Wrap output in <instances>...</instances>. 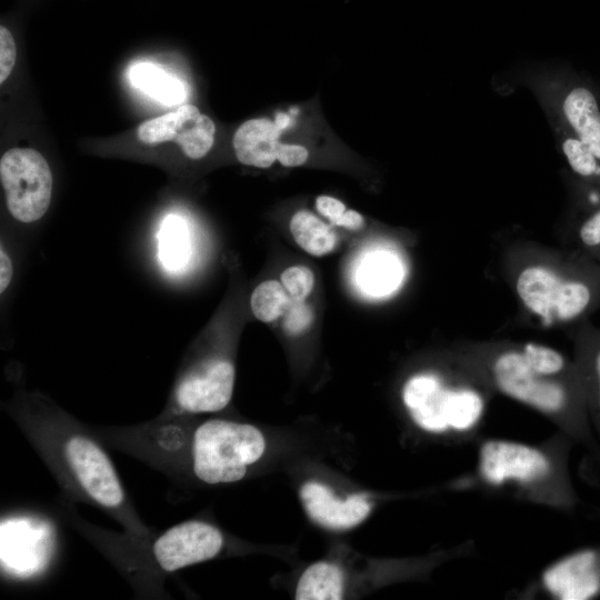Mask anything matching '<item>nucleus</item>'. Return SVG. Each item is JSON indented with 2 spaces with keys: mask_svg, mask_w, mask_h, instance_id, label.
Returning <instances> with one entry per match:
<instances>
[{
  "mask_svg": "<svg viewBox=\"0 0 600 600\" xmlns=\"http://www.w3.org/2000/svg\"><path fill=\"white\" fill-rule=\"evenodd\" d=\"M264 449V437L254 426L208 420L193 433L192 471L209 484L236 482L246 476L248 466L262 457Z\"/></svg>",
  "mask_w": 600,
  "mask_h": 600,
  "instance_id": "nucleus-2",
  "label": "nucleus"
},
{
  "mask_svg": "<svg viewBox=\"0 0 600 600\" xmlns=\"http://www.w3.org/2000/svg\"><path fill=\"white\" fill-rule=\"evenodd\" d=\"M234 367L231 361L213 357L187 371L173 390V413L220 411L228 406L233 392Z\"/></svg>",
  "mask_w": 600,
  "mask_h": 600,
  "instance_id": "nucleus-7",
  "label": "nucleus"
},
{
  "mask_svg": "<svg viewBox=\"0 0 600 600\" xmlns=\"http://www.w3.org/2000/svg\"><path fill=\"white\" fill-rule=\"evenodd\" d=\"M308 150L300 144L280 143L277 152V160L284 167H298L308 159Z\"/></svg>",
  "mask_w": 600,
  "mask_h": 600,
  "instance_id": "nucleus-26",
  "label": "nucleus"
},
{
  "mask_svg": "<svg viewBox=\"0 0 600 600\" xmlns=\"http://www.w3.org/2000/svg\"><path fill=\"white\" fill-rule=\"evenodd\" d=\"M363 224V217L356 210H346V212L337 223L338 227H343L349 230H360Z\"/></svg>",
  "mask_w": 600,
  "mask_h": 600,
  "instance_id": "nucleus-30",
  "label": "nucleus"
},
{
  "mask_svg": "<svg viewBox=\"0 0 600 600\" xmlns=\"http://www.w3.org/2000/svg\"><path fill=\"white\" fill-rule=\"evenodd\" d=\"M479 470L488 483L499 486L509 480H542L550 473L551 464L536 448L507 440H489L480 448Z\"/></svg>",
  "mask_w": 600,
  "mask_h": 600,
  "instance_id": "nucleus-10",
  "label": "nucleus"
},
{
  "mask_svg": "<svg viewBox=\"0 0 600 600\" xmlns=\"http://www.w3.org/2000/svg\"><path fill=\"white\" fill-rule=\"evenodd\" d=\"M563 112L579 139L600 159V110L591 91L581 87L570 91Z\"/></svg>",
  "mask_w": 600,
  "mask_h": 600,
  "instance_id": "nucleus-14",
  "label": "nucleus"
},
{
  "mask_svg": "<svg viewBox=\"0 0 600 600\" xmlns=\"http://www.w3.org/2000/svg\"><path fill=\"white\" fill-rule=\"evenodd\" d=\"M280 282L292 300H304L314 283L312 271L304 266H292L284 269Z\"/></svg>",
  "mask_w": 600,
  "mask_h": 600,
  "instance_id": "nucleus-23",
  "label": "nucleus"
},
{
  "mask_svg": "<svg viewBox=\"0 0 600 600\" xmlns=\"http://www.w3.org/2000/svg\"><path fill=\"white\" fill-rule=\"evenodd\" d=\"M342 590L341 570L332 563L320 561L308 567L301 574L296 590V599L338 600L342 598Z\"/></svg>",
  "mask_w": 600,
  "mask_h": 600,
  "instance_id": "nucleus-19",
  "label": "nucleus"
},
{
  "mask_svg": "<svg viewBox=\"0 0 600 600\" xmlns=\"http://www.w3.org/2000/svg\"><path fill=\"white\" fill-rule=\"evenodd\" d=\"M490 374L497 389L504 396L543 413H557L567 402L561 383L537 372L527 361L521 346L506 348L494 354Z\"/></svg>",
  "mask_w": 600,
  "mask_h": 600,
  "instance_id": "nucleus-6",
  "label": "nucleus"
},
{
  "mask_svg": "<svg viewBox=\"0 0 600 600\" xmlns=\"http://www.w3.org/2000/svg\"><path fill=\"white\" fill-rule=\"evenodd\" d=\"M216 126L192 104L142 122L137 129L140 141L156 144L174 141L193 160L203 158L214 142Z\"/></svg>",
  "mask_w": 600,
  "mask_h": 600,
  "instance_id": "nucleus-8",
  "label": "nucleus"
},
{
  "mask_svg": "<svg viewBox=\"0 0 600 600\" xmlns=\"http://www.w3.org/2000/svg\"><path fill=\"white\" fill-rule=\"evenodd\" d=\"M562 150L574 172L588 177L599 171L597 158L580 139H566Z\"/></svg>",
  "mask_w": 600,
  "mask_h": 600,
  "instance_id": "nucleus-22",
  "label": "nucleus"
},
{
  "mask_svg": "<svg viewBox=\"0 0 600 600\" xmlns=\"http://www.w3.org/2000/svg\"><path fill=\"white\" fill-rule=\"evenodd\" d=\"M291 298L276 280L259 283L251 293L250 307L253 316L262 322H271L282 317Z\"/></svg>",
  "mask_w": 600,
  "mask_h": 600,
  "instance_id": "nucleus-20",
  "label": "nucleus"
},
{
  "mask_svg": "<svg viewBox=\"0 0 600 600\" xmlns=\"http://www.w3.org/2000/svg\"><path fill=\"white\" fill-rule=\"evenodd\" d=\"M596 369H597V373H598V377H599V381H600V351L597 356V359H596Z\"/></svg>",
  "mask_w": 600,
  "mask_h": 600,
  "instance_id": "nucleus-31",
  "label": "nucleus"
},
{
  "mask_svg": "<svg viewBox=\"0 0 600 600\" xmlns=\"http://www.w3.org/2000/svg\"><path fill=\"white\" fill-rule=\"evenodd\" d=\"M313 312L304 300H292L282 314V327L288 334L298 336L309 329Z\"/></svg>",
  "mask_w": 600,
  "mask_h": 600,
  "instance_id": "nucleus-24",
  "label": "nucleus"
},
{
  "mask_svg": "<svg viewBox=\"0 0 600 600\" xmlns=\"http://www.w3.org/2000/svg\"><path fill=\"white\" fill-rule=\"evenodd\" d=\"M296 243L306 252L321 257L334 250L338 236L332 228L307 210L297 211L290 220Z\"/></svg>",
  "mask_w": 600,
  "mask_h": 600,
  "instance_id": "nucleus-17",
  "label": "nucleus"
},
{
  "mask_svg": "<svg viewBox=\"0 0 600 600\" xmlns=\"http://www.w3.org/2000/svg\"><path fill=\"white\" fill-rule=\"evenodd\" d=\"M13 277V264L9 253L3 246L0 248V292L1 294L8 289Z\"/></svg>",
  "mask_w": 600,
  "mask_h": 600,
  "instance_id": "nucleus-29",
  "label": "nucleus"
},
{
  "mask_svg": "<svg viewBox=\"0 0 600 600\" xmlns=\"http://www.w3.org/2000/svg\"><path fill=\"white\" fill-rule=\"evenodd\" d=\"M280 128L267 118L250 119L234 132L233 149L237 159L247 166L269 168L277 160Z\"/></svg>",
  "mask_w": 600,
  "mask_h": 600,
  "instance_id": "nucleus-13",
  "label": "nucleus"
},
{
  "mask_svg": "<svg viewBox=\"0 0 600 600\" xmlns=\"http://www.w3.org/2000/svg\"><path fill=\"white\" fill-rule=\"evenodd\" d=\"M521 349L529 364L541 374L554 377L564 369V358L551 347L526 342Z\"/></svg>",
  "mask_w": 600,
  "mask_h": 600,
  "instance_id": "nucleus-21",
  "label": "nucleus"
},
{
  "mask_svg": "<svg viewBox=\"0 0 600 600\" xmlns=\"http://www.w3.org/2000/svg\"><path fill=\"white\" fill-rule=\"evenodd\" d=\"M402 400L413 421L429 432L467 431L481 418V393L467 386L451 387L436 373H419L403 386Z\"/></svg>",
  "mask_w": 600,
  "mask_h": 600,
  "instance_id": "nucleus-3",
  "label": "nucleus"
},
{
  "mask_svg": "<svg viewBox=\"0 0 600 600\" xmlns=\"http://www.w3.org/2000/svg\"><path fill=\"white\" fill-rule=\"evenodd\" d=\"M402 276L398 259L386 251L368 254L358 269V282L368 293L382 296L393 290Z\"/></svg>",
  "mask_w": 600,
  "mask_h": 600,
  "instance_id": "nucleus-18",
  "label": "nucleus"
},
{
  "mask_svg": "<svg viewBox=\"0 0 600 600\" xmlns=\"http://www.w3.org/2000/svg\"><path fill=\"white\" fill-rule=\"evenodd\" d=\"M579 234L584 246H600V210L581 226Z\"/></svg>",
  "mask_w": 600,
  "mask_h": 600,
  "instance_id": "nucleus-28",
  "label": "nucleus"
},
{
  "mask_svg": "<svg viewBox=\"0 0 600 600\" xmlns=\"http://www.w3.org/2000/svg\"><path fill=\"white\" fill-rule=\"evenodd\" d=\"M301 502L309 517L331 530H346L366 519L371 504L361 494L340 500L331 490L319 482H307L300 489Z\"/></svg>",
  "mask_w": 600,
  "mask_h": 600,
  "instance_id": "nucleus-11",
  "label": "nucleus"
},
{
  "mask_svg": "<svg viewBox=\"0 0 600 600\" xmlns=\"http://www.w3.org/2000/svg\"><path fill=\"white\" fill-rule=\"evenodd\" d=\"M0 179L7 208L16 220L31 223L47 212L52 194V173L41 153L12 148L0 160Z\"/></svg>",
  "mask_w": 600,
  "mask_h": 600,
  "instance_id": "nucleus-5",
  "label": "nucleus"
},
{
  "mask_svg": "<svg viewBox=\"0 0 600 600\" xmlns=\"http://www.w3.org/2000/svg\"><path fill=\"white\" fill-rule=\"evenodd\" d=\"M222 544V534L214 526L189 520L160 534L152 544V556L163 571L173 572L212 559Z\"/></svg>",
  "mask_w": 600,
  "mask_h": 600,
  "instance_id": "nucleus-9",
  "label": "nucleus"
},
{
  "mask_svg": "<svg viewBox=\"0 0 600 600\" xmlns=\"http://www.w3.org/2000/svg\"><path fill=\"white\" fill-rule=\"evenodd\" d=\"M514 288L523 307L549 326L577 318L591 299L587 284L567 279L542 263L523 267L516 277Z\"/></svg>",
  "mask_w": 600,
  "mask_h": 600,
  "instance_id": "nucleus-4",
  "label": "nucleus"
},
{
  "mask_svg": "<svg viewBox=\"0 0 600 600\" xmlns=\"http://www.w3.org/2000/svg\"><path fill=\"white\" fill-rule=\"evenodd\" d=\"M546 589L561 600H587L600 590L597 556L591 550L573 553L542 573Z\"/></svg>",
  "mask_w": 600,
  "mask_h": 600,
  "instance_id": "nucleus-12",
  "label": "nucleus"
},
{
  "mask_svg": "<svg viewBox=\"0 0 600 600\" xmlns=\"http://www.w3.org/2000/svg\"><path fill=\"white\" fill-rule=\"evenodd\" d=\"M49 441V452L58 468L81 496L126 520L127 497L120 478L106 451L89 436L58 427Z\"/></svg>",
  "mask_w": 600,
  "mask_h": 600,
  "instance_id": "nucleus-1",
  "label": "nucleus"
},
{
  "mask_svg": "<svg viewBox=\"0 0 600 600\" xmlns=\"http://www.w3.org/2000/svg\"><path fill=\"white\" fill-rule=\"evenodd\" d=\"M316 208L318 212L327 218L331 224L337 226L346 212V206L338 199L329 196H319L316 199Z\"/></svg>",
  "mask_w": 600,
  "mask_h": 600,
  "instance_id": "nucleus-27",
  "label": "nucleus"
},
{
  "mask_svg": "<svg viewBox=\"0 0 600 600\" xmlns=\"http://www.w3.org/2000/svg\"><path fill=\"white\" fill-rule=\"evenodd\" d=\"M158 258L170 273L181 272L191 256L190 231L184 219L178 214H168L157 233Z\"/></svg>",
  "mask_w": 600,
  "mask_h": 600,
  "instance_id": "nucleus-15",
  "label": "nucleus"
},
{
  "mask_svg": "<svg viewBox=\"0 0 600 600\" xmlns=\"http://www.w3.org/2000/svg\"><path fill=\"white\" fill-rule=\"evenodd\" d=\"M16 62V44L11 31L0 26V82L10 76Z\"/></svg>",
  "mask_w": 600,
  "mask_h": 600,
  "instance_id": "nucleus-25",
  "label": "nucleus"
},
{
  "mask_svg": "<svg viewBox=\"0 0 600 600\" xmlns=\"http://www.w3.org/2000/svg\"><path fill=\"white\" fill-rule=\"evenodd\" d=\"M129 79L136 88L163 104H178L186 98L182 82L159 66L137 63L129 71Z\"/></svg>",
  "mask_w": 600,
  "mask_h": 600,
  "instance_id": "nucleus-16",
  "label": "nucleus"
}]
</instances>
